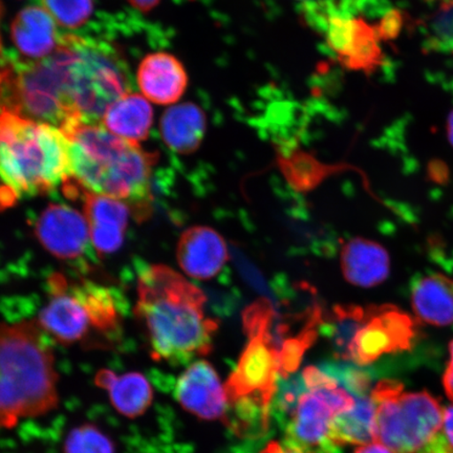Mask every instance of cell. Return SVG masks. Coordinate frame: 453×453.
Listing matches in <instances>:
<instances>
[{
  "instance_id": "6da1fadb",
  "label": "cell",
  "mask_w": 453,
  "mask_h": 453,
  "mask_svg": "<svg viewBox=\"0 0 453 453\" xmlns=\"http://www.w3.org/2000/svg\"><path fill=\"white\" fill-rule=\"evenodd\" d=\"M134 315L145 332L152 359L184 365L212 349L218 322L205 314L201 288L164 265L140 272Z\"/></svg>"
},
{
  "instance_id": "4fadbf2b",
  "label": "cell",
  "mask_w": 453,
  "mask_h": 453,
  "mask_svg": "<svg viewBox=\"0 0 453 453\" xmlns=\"http://www.w3.org/2000/svg\"><path fill=\"white\" fill-rule=\"evenodd\" d=\"M174 395L185 411L203 420L225 418L228 413L225 387L214 367L205 360L190 365L180 376Z\"/></svg>"
},
{
  "instance_id": "9a60e30c",
  "label": "cell",
  "mask_w": 453,
  "mask_h": 453,
  "mask_svg": "<svg viewBox=\"0 0 453 453\" xmlns=\"http://www.w3.org/2000/svg\"><path fill=\"white\" fill-rule=\"evenodd\" d=\"M180 267L192 279H214L229 259L228 248L219 232L205 226L187 229L177 247Z\"/></svg>"
},
{
  "instance_id": "ffe728a7",
  "label": "cell",
  "mask_w": 453,
  "mask_h": 453,
  "mask_svg": "<svg viewBox=\"0 0 453 453\" xmlns=\"http://www.w3.org/2000/svg\"><path fill=\"white\" fill-rule=\"evenodd\" d=\"M207 120L205 113L194 104L170 107L161 119L162 139L170 150L178 154L189 155L198 150L205 137Z\"/></svg>"
},
{
  "instance_id": "5bb4252c",
  "label": "cell",
  "mask_w": 453,
  "mask_h": 453,
  "mask_svg": "<svg viewBox=\"0 0 453 453\" xmlns=\"http://www.w3.org/2000/svg\"><path fill=\"white\" fill-rule=\"evenodd\" d=\"M73 195V198L83 201L84 217L95 250L100 254L118 251L123 245L132 209L117 198L93 194L79 185Z\"/></svg>"
},
{
  "instance_id": "1f68e13d",
  "label": "cell",
  "mask_w": 453,
  "mask_h": 453,
  "mask_svg": "<svg viewBox=\"0 0 453 453\" xmlns=\"http://www.w3.org/2000/svg\"><path fill=\"white\" fill-rule=\"evenodd\" d=\"M132 4L133 7L141 11V12H150L152 9H155L160 0H128Z\"/></svg>"
},
{
  "instance_id": "ba28073f",
  "label": "cell",
  "mask_w": 453,
  "mask_h": 453,
  "mask_svg": "<svg viewBox=\"0 0 453 453\" xmlns=\"http://www.w3.org/2000/svg\"><path fill=\"white\" fill-rule=\"evenodd\" d=\"M65 36L71 50L67 81L73 109L82 122L100 124L113 102L127 94L126 71L110 50Z\"/></svg>"
},
{
  "instance_id": "8fae6325",
  "label": "cell",
  "mask_w": 453,
  "mask_h": 453,
  "mask_svg": "<svg viewBox=\"0 0 453 453\" xmlns=\"http://www.w3.org/2000/svg\"><path fill=\"white\" fill-rule=\"evenodd\" d=\"M49 302L38 317L42 330L64 345L82 343L95 334L92 314L81 282L53 274L48 281Z\"/></svg>"
},
{
  "instance_id": "f1b7e54d",
  "label": "cell",
  "mask_w": 453,
  "mask_h": 453,
  "mask_svg": "<svg viewBox=\"0 0 453 453\" xmlns=\"http://www.w3.org/2000/svg\"><path fill=\"white\" fill-rule=\"evenodd\" d=\"M260 453H313L302 447L291 443L282 444L280 441H271Z\"/></svg>"
},
{
  "instance_id": "4316f807",
  "label": "cell",
  "mask_w": 453,
  "mask_h": 453,
  "mask_svg": "<svg viewBox=\"0 0 453 453\" xmlns=\"http://www.w3.org/2000/svg\"><path fill=\"white\" fill-rule=\"evenodd\" d=\"M428 49L453 53V4H441V7L428 27Z\"/></svg>"
},
{
  "instance_id": "d6986e66",
  "label": "cell",
  "mask_w": 453,
  "mask_h": 453,
  "mask_svg": "<svg viewBox=\"0 0 453 453\" xmlns=\"http://www.w3.org/2000/svg\"><path fill=\"white\" fill-rule=\"evenodd\" d=\"M95 384L109 395L113 409L128 418L143 416L154 401V389L149 379L141 372L117 375L104 368L96 373Z\"/></svg>"
},
{
  "instance_id": "d4e9b609",
  "label": "cell",
  "mask_w": 453,
  "mask_h": 453,
  "mask_svg": "<svg viewBox=\"0 0 453 453\" xmlns=\"http://www.w3.org/2000/svg\"><path fill=\"white\" fill-rule=\"evenodd\" d=\"M64 453H116V446L99 427L88 423L67 434Z\"/></svg>"
},
{
  "instance_id": "7a4b0ae2",
  "label": "cell",
  "mask_w": 453,
  "mask_h": 453,
  "mask_svg": "<svg viewBox=\"0 0 453 453\" xmlns=\"http://www.w3.org/2000/svg\"><path fill=\"white\" fill-rule=\"evenodd\" d=\"M62 130L70 140V180L84 190L127 203L140 223L150 219L151 173L157 155L100 124L77 121Z\"/></svg>"
},
{
  "instance_id": "ac0fdd59",
  "label": "cell",
  "mask_w": 453,
  "mask_h": 453,
  "mask_svg": "<svg viewBox=\"0 0 453 453\" xmlns=\"http://www.w3.org/2000/svg\"><path fill=\"white\" fill-rule=\"evenodd\" d=\"M342 270L350 285L372 288L388 279L390 259L379 243L356 237L344 243L342 251Z\"/></svg>"
},
{
  "instance_id": "83f0119b",
  "label": "cell",
  "mask_w": 453,
  "mask_h": 453,
  "mask_svg": "<svg viewBox=\"0 0 453 453\" xmlns=\"http://www.w3.org/2000/svg\"><path fill=\"white\" fill-rule=\"evenodd\" d=\"M420 453H453V404L444 411L438 434Z\"/></svg>"
},
{
  "instance_id": "7c38bea8",
  "label": "cell",
  "mask_w": 453,
  "mask_h": 453,
  "mask_svg": "<svg viewBox=\"0 0 453 453\" xmlns=\"http://www.w3.org/2000/svg\"><path fill=\"white\" fill-rule=\"evenodd\" d=\"M35 235L53 257L65 262L82 259L89 251L90 234L87 219L70 206L52 203L39 215Z\"/></svg>"
},
{
  "instance_id": "f546056e",
  "label": "cell",
  "mask_w": 453,
  "mask_h": 453,
  "mask_svg": "<svg viewBox=\"0 0 453 453\" xmlns=\"http://www.w3.org/2000/svg\"><path fill=\"white\" fill-rule=\"evenodd\" d=\"M450 359L443 377V385L447 396L453 402V342L449 347Z\"/></svg>"
},
{
  "instance_id": "603a6c76",
  "label": "cell",
  "mask_w": 453,
  "mask_h": 453,
  "mask_svg": "<svg viewBox=\"0 0 453 453\" xmlns=\"http://www.w3.org/2000/svg\"><path fill=\"white\" fill-rule=\"evenodd\" d=\"M380 28L372 27L362 20L335 21L332 41L349 57V61L361 69H372L380 64L381 50L379 38Z\"/></svg>"
},
{
  "instance_id": "52a82bcc",
  "label": "cell",
  "mask_w": 453,
  "mask_h": 453,
  "mask_svg": "<svg viewBox=\"0 0 453 453\" xmlns=\"http://www.w3.org/2000/svg\"><path fill=\"white\" fill-rule=\"evenodd\" d=\"M376 441L394 453H420L438 434L444 410L427 392L406 393L403 384L382 380L372 390Z\"/></svg>"
},
{
  "instance_id": "d6a6232c",
  "label": "cell",
  "mask_w": 453,
  "mask_h": 453,
  "mask_svg": "<svg viewBox=\"0 0 453 453\" xmlns=\"http://www.w3.org/2000/svg\"><path fill=\"white\" fill-rule=\"evenodd\" d=\"M447 137H449L450 144L453 146V111L449 117V120H447Z\"/></svg>"
},
{
  "instance_id": "836d02e7",
  "label": "cell",
  "mask_w": 453,
  "mask_h": 453,
  "mask_svg": "<svg viewBox=\"0 0 453 453\" xmlns=\"http://www.w3.org/2000/svg\"><path fill=\"white\" fill-rule=\"evenodd\" d=\"M441 4H453V0H439Z\"/></svg>"
},
{
  "instance_id": "2e32d148",
  "label": "cell",
  "mask_w": 453,
  "mask_h": 453,
  "mask_svg": "<svg viewBox=\"0 0 453 453\" xmlns=\"http://www.w3.org/2000/svg\"><path fill=\"white\" fill-rule=\"evenodd\" d=\"M138 83L146 99L167 105L182 97L188 76L180 62L167 53L146 56L138 70Z\"/></svg>"
},
{
  "instance_id": "7402d4cb",
  "label": "cell",
  "mask_w": 453,
  "mask_h": 453,
  "mask_svg": "<svg viewBox=\"0 0 453 453\" xmlns=\"http://www.w3.org/2000/svg\"><path fill=\"white\" fill-rule=\"evenodd\" d=\"M102 120L110 133L139 144V142L149 137L154 111L143 96L127 93L113 102Z\"/></svg>"
},
{
  "instance_id": "5b68a950",
  "label": "cell",
  "mask_w": 453,
  "mask_h": 453,
  "mask_svg": "<svg viewBox=\"0 0 453 453\" xmlns=\"http://www.w3.org/2000/svg\"><path fill=\"white\" fill-rule=\"evenodd\" d=\"M274 311L268 300L260 299L243 313L249 342L239 364L226 383L229 407L239 420L235 426L255 432L267 430L270 406L281 378L280 347L271 334Z\"/></svg>"
},
{
  "instance_id": "9c48e42d",
  "label": "cell",
  "mask_w": 453,
  "mask_h": 453,
  "mask_svg": "<svg viewBox=\"0 0 453 453\" xmlns=\"http://www.w3.org/2000/svg\"><path fill=\"white\" fill-rule=\"evenodd\" d=\"M304 390L298 395L288 425V441L311 451L331 444L334 421L352 410L356 396L339 384L337 378L314 366L303 372Z\"/></svg>"
},
{
  "instance_id": "44dd1931",
  "label": "cell",
  "mask_w": 453,
  "mask_h": 453,
  "mask_svg": "<svg viewBox=\"0 0 453 453\" xmlns=\"http://www.w3.org/2000/svg\"><path fill=\"white\" fill-rule=\"evenodd\" d=\"M411 305L418 320L434 326L453 324V280L441 274L422 276L413 282Z\"/></svg>"
},
{
  "instance_id": "484cf974",
  "label": "cell",
  "mask_w": 453,
  "mask_h": 453,
  "mask_svg": "<svg viewBox=\"0 0 453 453\" xmlns=\"http://www.w3.org/2000/svg\"><path fill=\"white\" fill-rule=\"evenodd\" d=\"M42 4L56 24L67 28L87 24L94 11L93 0H42Z\"/></svg>"
},
{
  "instance_id": "277c9868",
  "label": "cell",
  "mask_w": 453,
  "mask_h": 453,
  "mask_svg": "<svg viewBox=\"0 0 453 453\" xmlns=\"http://www.w3.org/2000/svg\"><path fill=\"white\" fill-rule=\"evenodd\" d=\"M58 380L53 349L37 321L0 325V428L58 409Z\"/></svg>"
},
{
  "instance_id": "4dcf8cb0",
  "label": "cell",
  "mask_w": 453,
  "mask_h": 453,
  "mask_svg": "<svg viewBox=\"0 0 453 453\" xmlns=\"http://www.w3.org/2000/svg\"><path fill=\"white\" fill-rule=\"evenodd\" d=\"M354 453H394L392 450H389L388 447H385L379 441H372V443H368L365 445H361L355 450Z\"/></svg>"
},
{
  "instance_id": "8992f818",
  "label": "cell",
  "mask_w": 453,
  "mask_h": 453,
  "mask_svg": "<svg viewBox=\"0 0 453 453\" xmlns=\"http://www.w3.org/2000/svg\"><path fill=\"white\" fill-rule=\"evenodd\" d=\"M70 57L64 36L59 49L48 58L28 62L17 73H2L8 93L0 94V109L61 129L81 120L73 109L67 81Z\"/></svg>"
},
{
  "instance_id": "30bf717a",
  "label": "cell",
  "mask_w": 453,
  "mask_h": 453,
  "mask_svg": "<svg viewBox=\"0 0 453 453\" xmlns=\"http://www.w3.org/2000/svg\"><path fill=\"white\" fill-rule=\"evenodd\" d=\"M417 324L405 311L395 305H372L357 328L342 359L367 365L382 356L404 352L412 348Z\"/></svg>"
},
{
  "instance_id": "cb8c5ba5",
  "label": "cell",
  "mask_w": 453,
  "mask_h": 453,
  "mask_svg": "<svg viewBox=\"0 0 453 453\" xmlns=\"http://www.w3.org/2000/svg\"><path fill=\"white\" fill-rule=\"evenodd\" d=\"M376 441V405L371 395H356L352 410L334 421L331 443L335 446L365 445Z\"/></svg>"
},
{
  "instance_id": "e0dca14e",
  "label": "cell",
  "mask_w": 453,
  "mask_h": 453,
  "mask_svg": "<svg viewBox=\"0 0 453 453\" xmlns=\"http://www.w3.org/2000/svg\"><path fill=\"white\" fill-rule=\"evenodd\" d=\"M11 37L17 50L28 59L39 61L52 56L61 44L56 21L47 10L27 7L15 17Z\"/></svg>"
},
{
  "instance_id": "3957f363",
  "label": "cell",
  "mask_w": 453,
  "mask_h": 453,
  "mask_svg": "<svg viewBox=\"0 0 453 453\" xmlns=\"http://www.w3.org/2000/svg\"><path fill=\"white\" fill-rule=\"evenodd\" d=\"M71 178L64 130L0 109V205L49 194Z\"/></svg>"
}]
</instances>
